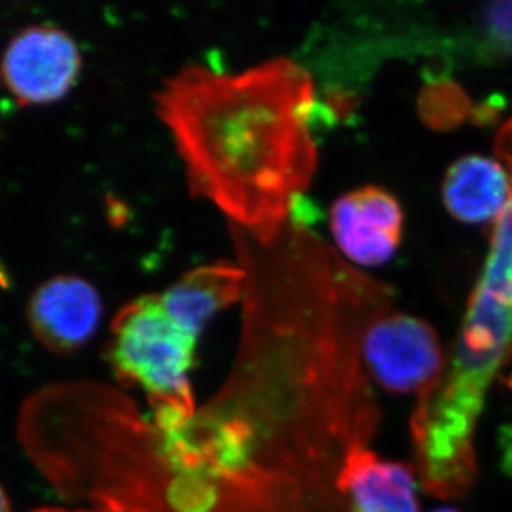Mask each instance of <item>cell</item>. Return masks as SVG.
Segmentation results:
<instances>
[{"instance_id": "cell-1", "label": "cell", "mask_w": 512, "mask_h": 512, "mask_svg": "<svg viewBox=\"0 0 512 512\" xmlns=\"http://www.w3.org/2000/svg\"><path fill=\"white\" fill-rule=\"evenodd\" d=\"M315 103L309 72L284 57L239 73L191 65L156 93L191 194L262 244L289 223L317 171Z\"/></svg>"}, {"instance_id": "cell-2", "label": "cell", "mask_w": 512, "mask_h": 512, "mask_svg": "<svg viewBox=\"0 0 512 512\" xmlns=\"http://www.w3.org/2000/svg\"><path fill=\"white\" fill-rule=\"evenodd\" d=\"M198 339L171 319L161 295H141L113 319L108 363L116 380L143 390L151 406L194 413L198 406L189 375Z\"/></svg>"}, {"instance_id": "cell-3", "label": "cell", "mask_w": 512, "mask_h": 512, "mask_svg": "<svg viewBox=\"0 0 512 512\" xmlns=\"http://www.w3.org/2000/svg\"><path fill=\"white\" fill-rule=\"evenodd\" d=\"M360 355L378 385L400 395L415 393L418 398L440 382L446 368L435 329L425 320L393 309L367 325Z\"/></svg>"}, {"instance_id": "cell-4", "label": "cell", "mask_w": 512, "mask_h": 512, "mask_svg": "<svg viewBox=\"0 0 512 512\" xmlns=\"http://www.w3.org/2000/svg\"><path fill=\"white\" fill-rule=\"evenodd\" d=\"M82 55L75 40L54 25H32L15 35L0 62V78L24 105H50L77 83Z\"/></svg>"}, {"instance_id": "cell-5", "label": "cell", "mask_w": 512, "mask_h": 512, "mask_svg": "<svg viewBox=\"0 0 512 512\" xmlns=\"http://www.w3.org/2000/svg\"><path fill=\"white\" fill-rule=\"evenodd\" d=\"M330 231L350 261L358 266H382L400 246L403 209L387 189H353L330 209Z\"/></svg>"}, {"instance_id": "cell-6", "label": "cell", "mask_w": 512, "mask_h": 512, "mask_svg": "<svg viewBox=\"0 0 512 512\" xmlns=\"http://www.w3.org/2000/svg\"><path fill=\"white\" fill-rule=\"evenodd\" d=\"M103 304L97 289L77 276H58L35 289L27 322L35 339L58 355L77 352L97 334Z\"/></svg>"}, {"instance_id": "cell-7", "label": "cell", "mask_w": 512, "mask_h": 512, "mask_svg": "<svg viewBox=\"0 0 512 512\" xmlns=\"http://www.w3.org/2000/svg\"><path fill=\"white\" fill-rule=\"evenodd\" d=\"M337 488L352 512H420L413 468L378 458L360 441L345 453Z\"/></svg>"}, {"instance_id": "cell-8", "label": "cell", "mask_w": 512, "mask_h": 512, "mask_svg": "<svg viewBox=\"0 0 512 512\" xmlns=\"http://www.w3.org/2000/svg\"><path fill=\"white\" fill-rule=\"evenodd\" d=\"M244 282L246 272L239 264L213 262L186 272L161 300L176 324L199 337L214 315L242 300Z\"/></svg>"}, {"instance_id": "cell-9", "label": "cell", "mask_w": 512, "mask_h": 512, "mask_svg": "<svg viewBox=\"0 0 512 512\" xmlns=\"http://www.w3.org/2000/svg\"><path fill=\"white\" fill-rule=\"evenodd\" d=\"M511 196V178L503 163L481 155L463 156L446 171L443 201L464 224L496 223Z\"/></svg>"}, {"instance_id": "cell-10", "label": "cell", "mask_w": 512, "mask_h": 512, "mask_svg": "<svg viewBox=\"0 0 512 512\" xmlns=\"http://www.w3.org/2000/svg\"><path fill=\"white\" fill-rule=\"evenodd\" d=\"M494 150L511 178V196L494 223L488 259L474 290L499 304L512 307V118L499 130Z\"/></svg>"}, {"instance_id": "cell-11", "label": "cell", "mask_w": 512, "mask_h": 512, "mask_svg": "<svg viewBox=\"0 0 512 512\" xmlns=\"http://www.w3.org/2000/svg\"><path fill=\"white\" fill-rule=\"evenodd\" d=\"M483 27L486 40L498 54H512V2L489 5Z\"/></svg>"}, {"instance_id": "cell-12", "label": "cell", "mask_w": 512, "mask_h": 512, "mask_svg": "<svg viewBox=\"0 0 512 512\" xmlns=\"http://www.w3.org/2000/svg\"><path fill=\"white\" fill-rule=\"evenodd\" d=\"M34 512H123L121 509L118 508H112V506H102L100 509H93V511H90V509H80V511H68V509H57V508H44V509H37V511Z\"/></svg>"}, {"instance_id": "cell-13", "label": "cell", "mask_w": 512, "mask_h": 512, "mask_svg": "<svg viewBox=\"0 0 512 512\" xmlns=\"http://www.w3.org/2000/svg\"><path fill=\"white\" fill-rule=\"evenodd\" d=\"M0 512H10V503L7 494L4 493V489L0 486Z\"/></svg>"}, {"instance_id": "cell-14", "label": "cell", "mask_w": 512, "mask_h": 512, "mask_svg": "<svg viewBox=\"0 0 512 512\" xmlns=\"http://www.w3.org/2000/svg\"><path fill=\"white\" fill-rule=\"evenodd\" d=\"M433 512H459V511H456V509L441 508V509H436V511H433Z\"/></svg>"}]
</instances>
